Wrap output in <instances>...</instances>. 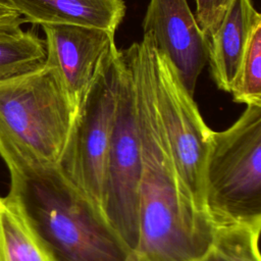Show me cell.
<instances>
[{
	"label": "cell",
	"instance_id": "cell-1",
	"mask_svg": "<svg viewBox=\"0 0 261 261\" xmlns=\"http://www.w3.org/2000/svg\"><path fill=\"white\" fill-rule=\"evenodd\" d=\"M124 52L134 72L141 143L140 237L126 261H195L213 227L195 207L173 162L154 97L149 35Z\"/></svg>",
	"mask_w": 261,
	"mask_h": 261
},
{
	"label": "cell",
	"instance_id": "cell-2",
	"mask_svg": "<svg viewBox=\"0 0 261 261\" xmlns=\"http://www.w3.org/2000/svg\"><path fill=\"white\" fill-rule=\"evenodd\" d=\"M76 109L57 69L0 82V156L10 180L58 166Z\"/></svg>",
	"mask_w": 261,
	"mask_h": 261
},
{
	"label": "cell",
	"instance_id": "cell-3",
	"mask_svg": "<svg viewBox=\"0 0 261 261\" xmlns=\"http://www.w3.org/2000/svg\"><path fill=\"white\" fill-rule=\"evenodd\" d=\"M58 261H126L129 251L58 166L10 180Z\"/></svg>",
	"mask_w": 261,
	"mask_h": 261
},
{
	"label": "cell",
	"instance_id": "cell-4",
	"mask_svg": "<svg viewBox=\"0 0 261 261\" xmlns=\"http://www.w3.org/2000/svg\"><path fill=\"white\" fill-rule=\"evenodd\" d=\"M204 206L213 228L261 223V105H247L228 128L212 132Z\"/></svg>",
	"mask_w": 261,
	"mask_h": 261
},
{
	"label": "cell",
	"instance_id": "cell-5",
	"mask_svg": "<svg viewBox=\"0 0 261 261\" xmlns=\"http://www.w3.org/2000/svg\"><path fill=\"white\" fill-rule=\"evenodd\" d=\"M120 50L113 42L103 54L76 110L58 164L67 180L109 225L106 179L120 80ZM111 226V225H110Z\"/></svg>",
	"mask_w": 261,
	"mask_h": 261
},
{
	"label": "cell",
	"instance_id": "cell-6",
	"mask_svg": "<svg viewBox=\"0 0 261 261\" xmlns=\"http://www.w3.org/2000/svg\"><path fill=\"white\" fill-rule=\"evenodd\" d=\"M148 35L154 97L167 144L186 191L197 210L207 218L204 172L213 130L205 123L194 97L181 85L171 63Z\"/></svg>",
	"mask_w": 261,
	"mask_h": 261
},
{
	"label": "cell",
	"instance_id": "cell-7",
	"mask_svg": "<svg viewBox=\"0 0 261 261\" xmlns=\"http://www.w3.org/2000/svg\"><path fill=\"white\" fill-rule=\"evenodd\" d=\"M121 70L106 179V214L129 251L140 237L141 143L137 123L135 79L128 57L120 50Z\"/></svg>",
	"mask_w": 261,
	"mask_h": 261
},
{
	"label": "cell",
	"instance_id": "cell-8",
	"mask_svg": "<svg viewBox=\"0 0 261 261\" xmlns=\"http://www.w3.org/2000/svg\"><path fill=\"white\" fill-rule=\"evenodd\" d=\"M142 24L144 34L152 36L157 50L171 63L181 85L194 97L208 58L207 39L187 0H150Z\"/></svg>",
	"mask_w": 261,
	"mask_h": 261
},
{
	"label": "cell",
	"instance_id": "cell-9",
	"mask_svg": "<svg viewBox=\"0 0 261 261\" xmlns=\"http://www.w3.org/2000/svg\"><path fill=\"white\" fill-rule=\"evenodd\" d=\"M42 28L46 36L45 63L57 69L77 110L103 54L114 42V34L72 24H45Z\"/></svg>",
	"mask_w": 261,
	"mask_h": 261
},
{
	"label": "cell",
	"instance_id": "cell-10",
	"mask_svg": "<svg viewBox=\"0 0 261 261\" xmlns=\"http://www.w3.org/2000/svg\"><path fill=\"white\" fill-rule=\"evenodd\" d=\"M260 23L261 15L251 0H233L218 29L207 38V61L218 89L229 93L251 35Z\"/></svg>",
	"mask_w": 261,
	"mask_h": 261
},
{
	"label": "cell",
	"instance_id": "cell-11",
	"mask_svg": "<svg viewBox=\"0 0 261 261\" xmlns=\"http://www.w3.org/2000/svg\"><path fill=\"white\" fill-rule=\"evenodd\" d=\"M24 22L72 24L115 34L125 14L123 0H7Z\"/></svg>",
	"mask_w": 261,
	"mask_h": 261
},
{
	"label": "cell",
	"instance_id": "cell-12",
	"mask_svg": "<svg viewBox=\"0 0 261 261\" xmlns=\"http://www.w3.org/2000/svg\"><path fill=\"white\" fill-rule=\"evenodd\" d=\"M0 261H58L13 190L0 197Z\"/></svg>",
	"mask_w": 261,
	"mask_h": 261
},
{
	"label": "cell",
	"instance_id": "cell-13",
	"mask_svg": "<svg viewBox=\"0 0 261 261\" xmlns=\"http://www.w3.org/2000/svg\"><path fill=\"white\" fill-rule=\"evenodd\" d=\"M45 41L20 27L0 29V82L34 71L45 64Z\"/></svg>",
	"mask_w": 261,
	"mask_h": 261
},
{
	"label": "cell",
	"instance_id": "cell-14",
	"mask_svg": "<svg viewBox=\"0 0 261 261\" xmlns=\"http://www.w3.org/2000/svg\"><path fill=\"white\" fill-rule=\"evenodd\" d=\"M260 230L261 223L214 227L209 245L195 261H261Z\"/></svg>",
	"mask_w": 261,
	"mask_h": 261
},
{
	"label": "cell",
	"instance_id": "cell-15",
	"mask_svg": "<svg viewBox=\"0 0 261 261\" xmlns=\"http://www.w3.org/2000/svg\"><path fill=\"white\" fill-rule=\"evenodd\" d=\"M229 93L238 103L261 105V23L251 35Z\"/></svg>",
	"mask_w": 261,
	"mask_h": 261
},
{
	"label": "cell",
	"instance_id": "cell-16",
	"mask_svg": "<svg viewBox=\"0 0 261 261\" xmlns=\"http://www.w3.org/2000/svg\"><path fill=\"white\" fill-rule=\"evenodd\" d=\"M196 20L206 37L215 33L233 0H195Z\"/></svg>",
	"mask_w": 261,
	"mask_h": 261
},
{
	"label": "cell",
	"instance_id": "cell-17",
	"mask_svg": "<svg viewBox=\"0 0 261 261\" xmlns=\"http://www.w3.org/2000/svg\"><path fill=\"white\" fill-rule=\"evenodd\" d=\"M20 14L7 0H0V29H13L23 23Z\"/></svg>",
	"mask_w": 261,
	"mask_h": 261
}]
</instances>
